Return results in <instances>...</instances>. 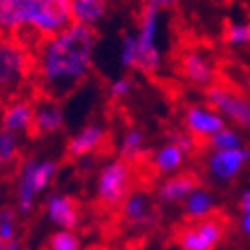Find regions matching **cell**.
I'll list each match as a JSON object with an SVG mask.
<instances>
[{"instance_id": "7c38bea8", "label": "cell", "mask_w": 250, "mask_h": 250, "mask_svg": "<svg viewBox=\"0 0 250 250\" xmlns=\"http://www.w3.org/2000/svg\"><path fill=\"white\" fill-rule=\"evenodd\" d=\"M34 125V102L28 98H16L4 104L2 115H0V127L12 133H32Z\"/></svg>"}, {"instance_id": "4316f807", "label": "cell", "mask_w": 250, "mask_h": 250, "mask_svg": "<svg viewBox=\"0 0 250 250\" xmlns=\"http://www.w3.org/2000/svg\"><path fill=\"white\" fill-rule=\"evenodd\" d=\"M179 4V0H145V6H151L155 10H167V8H173Z\"/></svg>"}, {"instance_id": "d6986e66", "label": "cell", "mask_w": 250, "mask_h": 250, "mask_svg": "<svg viewBox=\"0 0 250 250\" xmlns=\"http://www.w3.org/2000/svg\"><path fill=\"white\" fill-rule=\"evenodd\" d=\"M107 14V0H72V22L93 28Z\"/></svg>"}, {"instance_id": "3957f363", "label": "cell", "mask_w": 250, "mask_h": 250, "mask_svg": "<svg viewBox=\"0 0 250 250\" xmlns=\"http://www.w3.org/2000/svg\"><path fill=\"white\" fill-rule=\"evenodd\" d=\"M34 87V48L18 36L0 34V102L24 98Z\"/></svg>"}, {"instance_id": "8992f818", "label": "cell", "mask_w": 250, "mask_h": 250, "mask_svg": "<svg viewBox=\"0 0 250 250\" xmlns=\"http://www.w3.org/2000/svg\"><path fill=\"white\" fill-rule=\"evenodd\" d=\"M135 165L123 161V159H111L107 161L100 173H98V181H96V193H98V201L105 207H119L125 197L133 191L135 185Z\"/></svg>"}, {"instance_id": "277c9868", "label": "cell", "mask_w": 250, "mask_h": 250, "mask_svg": "<svg viewBox=\"0 0 250 250\" xmlns=\"http://www.w3.org/2000/svg\"><path fill=\"white\" fill-rule=\"evenodd\" d=\"M161 12L151 6H143L139 14V24L133 34L135 40V70L143 74H155L161 68V50L157 46Z\"/></svg>"}, {"instance_id": "4fadbf2b", "label": "cell", "mask_w": 250, "mask_h": 250, "mask_svg": "<svg viewBox=\"0 0 250 250\" xmlns=\"http://www.w3.org/2000/svg\"><path fill=\"white\" fill-rule=\"evenodd\" d=\"M105 143H107V129L100 123H89L68 141V155L76 159L91 157V155L100 153Z\"/></svg>"}, {"instance_id": "7a4b0ae2", "label": "cell", "mask_w": 250, "mask_h": 250, "mask_svg": "<svg viewBox=\"0 0 250 250\" xmlns=\"http://www.w3.org/2000/svg\"><path fill=\"white\" fill-rule=\"evenodd\" d=\"M72 24V0H0V34L36 48Z\"/></svg>"}, {"instance_id": "f546056e", "label": "cell", "mask_w": 250, "mask_h": 250, "mask_svg": "<svg viewBox=\"0 0 250 250\" xmlns=\"http://www.w3.org/2000/svg\"><path fill=\"white\" fill-rule=\"evenodd\" d=\"M6 250H24V246H22V240H20V238L8 240V242H6Z\"/></svg>"}, {"instance_id": "9a60e30c", "label": "cell", "mask_w": 250, "mask_h": 250, "mask_svg": "<svg viewBox=\"0 0 250 250\" xmlns=\"http://www.w3.org/2000/svg\"><path fill=\"white\" fill-rule=\"evenodd\" d=\"M64 127V111L60 107V102L42 98V102L34 104V135H52Z\"/></svg>"}, {"instance_id": "83f0119b", "label": "cell", "mask_w": 250, "mask_h": 250, "mask_svg": "<svg viewBox=\"0 0 250 250\" xmlns=\"http://www.w3.org/2000/svg\"><path fill=\"white\" fill-rule=\"evenodd\" d=\"M238 207H240L242 214H248V212H250V187L240 195V199H238Z\"/></svg>"}, {"instance_id": "ba28073f", "label": "cell", "mask_w": 250, "mask_h": 250, "mask_svg": "<svg viewBox=\"0 0 250 250\" xmlns=\"http://www.w3.org/2000/svg\"><path fill=\"white\" fill-rule=\"evenodd\" d=\"M179 74L195 87L208 89L216 83V68L212 58L203 48H185L177 60Z\"/></svg>"}, {"instance_id": "44dd1931", "label": "cell", "mask_w": 250, "mask_h": 250, "mask_svg": "<svg viewBox=\"0 0 250 250\" xmlns=\"http://www.w3.org/2000/svg\"><path fill=\"white\" fill-rule=\"evenodd\" d=\"M20 157V135L0 127V163L2 167H10Z\"/></svg>"}, {"instance_id": "484cf974", "label": "cell", "mask_w": 250, "mask_h": 250, "mask_svg": "<svg viewBox=\"0 0 250 250\" xmlns=\"http://www.w3.org/2000/svg\"><path fill=\"white\" fill-rule=\"evenodd\" d=\"M133 91V78L129 76H121V78H115L109 87H107V96L111 102H121L129 96V93Z\"/></svg>"}, {"instance_id": "e0dca14e", "label": "cell", "mask_w": 250, "mask_h": 250, "mask_svg": "<svg viewBox=\"0 0 250 250\" xmlns=\"http://www.w3.org/2000/svg\"><path fill=\"white\" fill-rule=\"evenodd\" d=\"M185 157H187V153L177 145L173 143L171 139L161 145L157 151H155L149 161H151V167L155 173H159V175H175L181 171L183 163H185Z\"/></svg>"}, {"instance_id": "7402d4cb", "label": "cell", "mask_w": 250, "mask_h": 250, "mask_svg": "<svg viewBox=\"0 0 250 250\" xmlns=\"http://www.w3.org/2000/svg\"><path fill=\"white\" fill-rule=\"evenodd\" d=\"M225 42L229 46H248L250 44V20H234L225 26Z\"/></svg>"}, {"instance_id": "2e32d148", "label": "cell", "mask_w": 250, "mask_h": 250, "mask_svg": "<svg viewBox=\"0 0 250 250\" xmlns=\"http://www.w3.org/2000/svg\"><path fill=\"white\" fill-rule=\"evenodd\" d=\"M197 187H201V181L195 173H175L159 185L157 199L161 203H181L189 197Z\"/></svg>"}, {"instance_id": "30bf717a", "label": "cell", "mask_w": 250, "mask_h": 250, "mask_svg": "<svg viewBox=\"0 0 250 250\" xmlns=\"http://www.w3.org/2000/svg\"><path fill=\"white\" fill-rule=\"evenodd\" d=\"M121 208V216L123 221L131 225V227H137V229H149L157 223V212H155V207H153V201L149 199L147 193L143 191H131L125 201L119 205Z\"/></svg>"}, {"instance_id": "4dcf8cb0", "label": "cell", "mask_w": 250, "mask_h": 250, "mask_svg": "<svg viewBox=\"0 0 250 250\" xmlns=\"http://www.w3.org/2000/svg\"><path fill=\"white\" fill-rule=\"evenodd\" d=\"M0 250H6V242H2V240H0Z\"/></svg>"}, {"instance_id": "603a6c76", "label": "cell", "mask_w": 250, "mask_h": 250, "mask_svg": "<svg viewBox=\"0 0 250 250\" xmlns=\"http://www.w3.org/2000/svg\"><path fill=\"white\" fill-rule=\"evenodd\" d=\"M48 250H82V240L74 230L58 229L48 240Z\"/></svg>"}, {"instance_id": "5bb4252c", "label": "cell", "mask_w": 250, "mask_h": 250, "mask_svg": "<svg viewBox=\"0 0 250 250\" xmlns=\"http://www.w3.org/2000/svg\"><path fill=\"white\" fill-rule=\"evenodd\" d=\"M46 216L58 229L74 230L80 225V208L70 195L54 193L46 201Z\"/></svg>"}, {"instance_id": "ac0fdd59", "label": "cell", "mask_w": 250, "mask_h": 250, "mask_svg": "<svg viewBox=\"0 0 250 250\" xmlns=\"http://www.w3.org/2000/svg\"><path fill=\"white\" fill-rule=\"evenodd\" d=\"M117 155H119V159L139 167L147 157L145 155V135H143V131L137 129V127H131V129L125 131L121 135L119 143H117Z\"/></svg>"}, {"instance_id": "1f68e13d", "label": "cell", "mask_w": 250, "mask_h": 250, "mask_svg": "<svg viewBox=\"0 0 250 250\" xmlns=\"http://www.w3.org/2000/svg\"><path fill=\"white\" fill-rule=\"evenodd\" d=\"M0 171H2V163H0Z\"/></svg>"}, {"instance_id": "ffe728a7", "label": "cell", "mask_w": 250, "mask_h": 250, "mask_svg": "<svg viewBox=\"0 0 250 250\" xmlns=\"http://www.w3.org/2000/svg\"><path fill=\"white\" fill-rule=\"evenodd\" d=\"M183 212H185L187 221H201V218H207L212 212H216V203L207 189L197 187V189L183 201Z\"/></svg>"}, {"instance_id": "52a82bcc", "label": "cell", "mask_w": 250, "mask_h": 250, "mask_svg": "<svg viewBox=\"0 0 250 250\" xmlns=\"http://www.w3.org/2000/svg\"><path fill=\"white\" fill-rule=\"evenodd\" d=\"M207 91V105L212 107L216 113L230 119L238 127L250 131V98L244 96L236 87L214 83Z\"/></svg>"}, {"instance_id": "5b68a950", "label": "cell", "mask_w": 250, "mask_h": 250, "mask_svg": "<svg viewBox=\"0 0 250 250\" xmlns=\"http://www.w3.org/2000/svg\"><path fill=\"white\" fill-rule=\"evenodd\" d=\"M229 229V218L221 212H212L201 221H187L175 234L179 250H214L223 242Z\"/></svg>"}, {"instance_id": "f1b7e54d", "label": "cell", "mask_w": 250, "mask_h": 250, "mask_svg": "<svg viewBox=\"0 0 250 250\" xmlns=\"http://www.w3.org/2000/svg\"><path fill=\"white\" fill-rule=\"evenodd\" d=\"M240 227H242V232L250 238V212H248V214H242V223H240Z\"/></svg>"}, {"instance_id": "d4e9b609", "label": "cell", "mask_w": 250, "mask_h": 250, "mask_svg": "<svg viewBox=\"0 0 250 250\" xmlns=\"http://www.w3.org/2000/svg\"><path fill=\"white\" fill-rule=\"evenodd\" d=\"M18 238V225H16V208L4 207L0 208V240L8 242Z\"/></svg>"}, {"instance_id": "cb8c5ba5", "label": "cell", "mask_w": 250, "mask_h": 250, "mask_svg": "<svg viewBox=\"0 0 250 250\" xmlns=\"http://www.w3.org/2000/svg\"><path fill=\"white\" fill-rule=\"evenodd\" d=\"M208 145H210L212 151H230V149L242 147V139H240V135L236 131L225 127V129H221L216 135H212L208 139Z\"/></svg>"}, {"instance_id": "9c48e42d", "label": "cell", "mask_w": 250, "mask_h": 250, "mask_svg": "<svg viewBox=\"0 0 250 250\" xmlns=\"http://www.w3.org/2000/svg\"><path fill=\"white\" fill-rule=\"evenodd\" d=\"M185 127L197 141H208L225 129V117L208 105H189L185 109Z\"/></svg>"}, {"instance_id": "8fae6325", "label": "cell", "mask_w": 250, "mask_h": 250, "mask_svg": "<svg viewBox=\"0 0 250 250\" xmlns=\"http://www.w3.org/2000/svg\"><path fill=\"white\" fill-rule=\"evenodd\" d=\"M248 161H250V147L212 151L208 159V173L218 181H232Z\"/></svg>"}, {"instance_id": "6da1fadb", "label": "cell", "mask_w": 250, "mask_h": 250, "mask_svg": "<svg viewBox=\"0 0 250 250\" xmlns=\"http://www.w3.org/2000/svg\"><path fill=\"white\" fill-rule=\"evenodd\" d=\"M96 30L72 22L34 48V89L42 98L62 102L91 74Z\"/></svg>"}]
</instances>
